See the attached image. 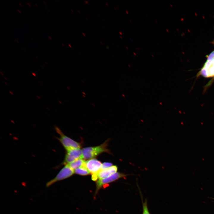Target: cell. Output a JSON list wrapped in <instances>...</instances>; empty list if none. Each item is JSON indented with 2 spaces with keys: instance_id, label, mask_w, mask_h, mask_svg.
Segmentation results:
<instances>
[{
  "instance_id": "obj_24",
  "label": "cell",
  "mask_w": 214,
  "mask_h": 214,
  "mask_svg": "<svg viewBox=\"0 0 214 214\" xmlns=\"http://www.w3.org/2000/svg\"><path fill=\"white\" fill-rule=\"evenodd\" d=\"M83 34L84 35V36H85V34H84V33H83Z\"/></svg>"
},
{
  "instance_id": "obj_14",
  "label": "cell",
  "mask_w": 214,
  "mask_h": 214,
  "mask_svg": "<svg viewBox=\"0 0 214 214\" xmlns=\"http://www.w3.org/2000/svg\"><path fill=\"white\" fill-rule=\"evenodd\" d=\"M84 2L86 4H88V1H85Z\"/></svg>"
},
{
  "instance_id": "obj_23",
  "label": "cell",
  "mask_w": 214,
  "mask_h": 214,
  "mask_svg": "<svg viewBox=\"0 0 214 214\" xmlns=\"http://www.w3.org/2000/svg\"><path fill=\"white\" fill-rule=\"evenodd\" d=\"M61 44L63 46H64V45L63 43H62Z\"/></svg>"
},
{
  "instance_id": "obj_18",
  "label": "cell",
  "mask_w": 214,
  "mask_h": 214,
  "mask_svg": "<svg viewBox=\"0 0 214 214\" xmlns=\"http://www.w3.org/2000/svg\"><path fill=\"white\" fill-rule=\"evenodd\" d=\"M19 4L21 7H22V4H21L19 3Z\"/></svg>"
},
{
  "instance_id": "obj_25",
  "label": "cell",
  "mask_w": 214,
  "mask_h": 214,
  "mask_svg": "<svg viewBox=\"0 0 214 214\" xmlns=\"http://www.w3.org/2000/svg\"><path fill=\"white\" fill-rule=\"evenodd\" d=\"M106 4H107L106 5H107V6H108V4H107L106 3Z\"/></svg>"
},
{
  "instance_id": "obj_7",
  "label": "cell",
  "mask_w": 214,
  "mask_h": 214,
  "mask_svg": "<svg viewBox=\"0 0 214 214\" xmlns=\"http://www.w3.org/2000/svg\"><path fill=\"white\" fill-rule=\"evenodd\" d=\"M102 164L96 159H89L85 162V166L92 174L98 173L100 171Z\"/></svg>"
},
{
  "instance_id": "obj_6",
  "label": "cell",
  "mask_w": 214,
  "mask_h": 214,
  "mask_svg": "<svg viewBox=\"0 0 214 214\" xmlns=\"http://www.w3.org/2000/svg\"><path fill=\"white\" fill-rule=\"evenodd\" d=\"M205 78L214 77V59L207 60L198 74Z\"/></svg>"
},
{
  "instance_id": "obj_21",
  "label": "cell",
  "mask_w": 214,
  "mask_h": 214,
  "mask_svg": "<svg viewBox=\"0 0 214 214\" xmlns=\"http://www.w3.org/2000/svg\"><path fill=\"white\" fill-rule=\"evenodd\" d=\"M15 41H16V42H17L19 43V42H18V40H16V39H15Z\"/></svg>"
},
{
  "instance_id": "obj_1",
  "label": "cell",
  "mask_w": 214,
  "mask_h": 214,
  "mask_svg": "<svg viewBox=\"0 0 214 214\" xmlns=\"http://www.w3.org/2000/svg\"><path fill=\"white\" fill-rule=\"evenodd\" d=\"M108 141L107 140L98 146L83 148L82 150L83 158L85 160L90 159L96 157L103 152L110 153L109 150L107 148Z\"/></svg>"
},
{
  "instance_id": "obj_5",
  "label": "cell",
  "mask_w": 214,
  "mask_h": 214,
  "mask_svg": "<svg viewBox=\"0 0 214 214\" xmlns=\"http://www.w3.org/2000/svg\"><path fill=\"white\" fill-rule=\"evenodd\" d=\"M62 164L66 165L80 158H82V150L80 148L66 151Z\"/></svg>"
},
{
  "instance_id": "obj_20",
  "label": "cell",
  "mask_w": 214,
  "mask_h": 214,
  "mask_svg": "<svg viewBox=\"0 0 214 214\" xmlns=\"http://www.w3.org/2000/svg\"><path fill=\"white\" fill-rule=\"evenodd\" d=\"M35 4V5L37 7H38V5L37 4Z\"/></svg>"
},
{
  "instance_id": "obj_3",
  "label": "cell",
  "mask_w": 214,
  "mask_h": 214,
  "mask_svg": "<svg viewBox=\"0 0 214 214\" xmlns=\"http://www.w3.org/2000/svg\"><path fill=\"white\" fill-rule=\"evenodd\" d=\"M74 171L67 165H65L55 177L47 182L46 186L48 187L56 182L67 179L72 175Z\"/></svg>"
},
{
  "instance_id": "obj_4",
  "label": "cell",
  "mask_w": 214,
  "mask_h": 214,
  "mask_svg": "<svg viewBox=\"0 0 214 214\" xmlns=\"http://www.w3.org/2000/svg\"><path fill=\"white\" fill-rule=\"evenodd\" d=\"M129 175L119 172H116L110 176L103 179H98L96 182V192L103 186L119 179L126 177Z\"/></svg>"
},
{
  "instance_id": "obj_11",
  "label": "cell",
  "mask_w": 214,
  "mask_h": 214,
  "mask_svg": "<svg viewBox=\"0 0 214 214\" xmlns=\"http://www.w3.org/2000/svg\"><path fill=\"white\" fill-rule=\"evenodd\" d=\"M142 203L143 207L142 214H150L148 207L147 200H146L144 202L142 201Z\"/></svg>"
},
{
  "instance_id": "obj_16",
  "label": "cell",
  "mask_w": 214,
  "mask_h": 214,
  "mask_svg": "<svg viewBox=\"0 0 214 214\" xmlns=\"http://www.w3.org/2000/svg\"><path fill=\"white\" fill-rule=\"evenodd\" d=\"M27 4L29 5V6H31V5H30V4L28 2V3H27Z\"/></svg>"
},
{
  "instance_id": "obj_2",
  "label": "cell",
  "mask_w": 214,
  "mask_h": 214,
  "mask_svg": "<svg viewBox=\"0 0 214 214\" xmlns=\"http://www.w3.org/2000/svg\"><path fill=\"white\" fill-rule=\"evenodd\" d=\"M56 132L60 135L57 139L66 151L75 149L80 148V144L66 136L58 127L55 126Z\"/></svg>"
},
{
  "instance_id": "obj_26",
  "label": "cell",
  "mask_w": 214,
  "mask_h": 214,
  "mask_svg": "<svg viewBox=\"0 0 214 214\" xmlns=\"http://www.w3.org/2000/svg\"><path fill=\"white\" fill-rule=\"evenodd\" d=\"M35 57L37 59H38V58L37 57V56H35Z\"/></svg>"
},
{
  "instance_id": "obj_15",
  "label": "cell",
  "mask_w": 214,
  "mask_h": 214,
  "mask_svg": "<svg viewBox=\"0 0 214 214\" xmlns=\"http://www.w3.org/2000/svg\"><path fill=\"white\" fill-rule=\"evenodd\" d=\"M18 12L19 13H21V11H20V10H18Z\"/></svg>"
},
{
  "instance_id": "obj_27",
  "label": "cell",
  "mask_w": 214,
  "mask_h": 214,
  "mask_svg": "<svg viewBox=\"0 0 214 214\" xmlns=\"http://www.w3.org/2000/svg\"><path fill=\"white\" fill-rule=\"evenodd\" d=\"M212 199H214V198H212Z\"/></svg>"
},
{
  "instance_id": "obj_10",
  "label": "cell",
  "mask_w": 214,
  "mask_h": 214,
  "mask_svg": "<svg viewBox=\"0 0 214 214\" xmlns=\"http://www.w3.org/2000/svg\"><path fill=\"white\" fill-rule=\"evenodd\" d=\"M74 173L86 176L89 175L90 173L86 166L81 167L75 169Z\"/></svg>"
},
{
  "instance_id": "obj_8",
  "label": "cell",
  "mask_w": 214,
  "mask_h": 214,
  "mask_svg": "<svg viewBox=\"0 0 214 214\" xmlns=\"http://www.w3.org/2000/svg\"><path fill=\"white\" fill-rule=\"evenodd\" d=\"M117 166L114 165L104 169L100 170L97 173L98 178L102 179L107 178L117 172Z\"/></svg>"
},
{
  "instance_id": "obj_22",
  "label": "cell",
  "mask_w": 214,
  "mask_h": 214,
  "mask_svg": "<svg viewBox=\"0 0 214 214\" xmlns=\"http://www.w3.org/2000/svg\"><path fill=\"white\" fill-rule=\"evenodd\" d=\"M43 2L46 5L45 2L44 1H43Z\"/></svg>"
},
{
  "instance_id": "obj_9",
  "label": "cell",
  "mask_w": 214,
  "mask_h": 214,
  "mask_svg": "<svg viewBox=\"0 0 214 214\" xmlns=\"http://www.w3.org/2000/svg\"><path fill=\"white\" fill-rule=\"evenodd\" d=\"M86 161L82 158H80L67 164L69 167L73 169L85 166Z\"/></svg>"
},
{
  "instance_id": "obj_13",
  "label": "cell",
  "mask_w": 214,
  "mask_h": 214,
  "mask_svg": "<svg viewBox=\"0 0 214 214\" xmlns=\"http://www.w3.org/2000/svg\"><path fill=\"white\" fill-rule=\"evenodd\" d=\"M91 179L93 181H97L98 179L97 173L92 174Z\"/></svg>"
},
{
  "instance_id": "obj_12",
  "label": "cell",
  "mask_w": 214,
  "mask_h": 214,
  "mask_svg": "<svg viewBox=\"0 0 214 214\" xmlns=\"http://www.w3.org/2000/svg\"><path fill=\"white\" fill-rule=\"evenodd\" d=\"M112 166V164L110 162H104L102 164L100 171L104 169L110 167Z\"/></svg>"
},
{
  "instance_id": "obj_17",
  "label": "cell",
  "mask_w": 214,
  "mask_h": 214,
  "mask_svg": "<svg viewBox=\"0 0 214 214\" xmlns=\"http://www.w3.org/2000/svg\"><path fill=\"white\" fill-rule=\"evenodd\" d=\"M48 37L51 40V37L48 36Z\"/></svg>"
},
{
  "instance_id": "obj_19",
  "label": "cell",
  "mask_w": 214,
  "mask_h": 214,
  "mask_svg": "<svg viewBox=\"0 0 214 214\" xmlns=\"http://www.w3.org/2000/svg\"><path fill=\"white\" fill-rule=\"evenodd\" d=\"M69 45L70 48H72V46H71V45H70V44H69V45Z\"/></svg>"
}]
</instances>
